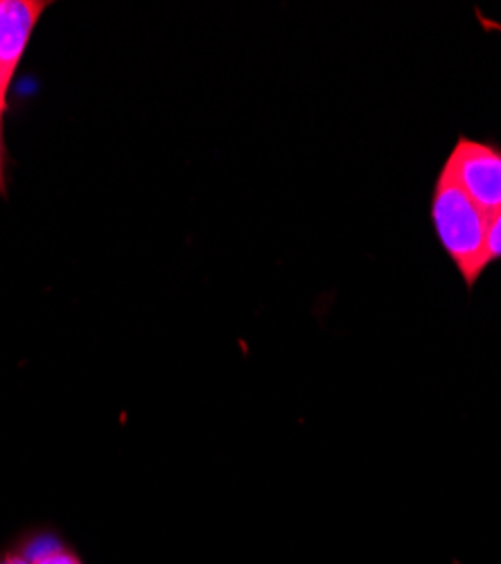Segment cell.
I'll return each mask as SVG.
<instances>
[{
	"label": "cell",
	"mask_w": 501,
	"mask_h": 564,
	"mask_svg": "<svg viewBox=\"0 0 501 564\" xmlns=\"http://www.w3.org/2000/svg\"><path fill=\"white\" fill-rule=\"evenodd\" d=\"M429 219L440 249L461 273L466 290L472 292L490 267L486 253L488 215L461 191L445 165L434 178Z\"/></svg>",
	"instance_id": "obj_1"
},
{
	"label": "cell",
	"mask_w": 501,
	"mask_h": 564,
	"mask_svg": "<svg viewBox=\"0 0 501 564\" xmlns=\"http://www.w3.org/2000/svg\"><path fill=\"white\" fill-rule=\"evenodd\" d=\"M3 564H32L28 557H21V555H14V557H8Z\"/></svg>",
	"instance_id": "obj_8"
},
{
	"label": "cell",
	"mask_w": 501,
	"mask_h": 564,
	"mask_svg": "<svg viewBox=\"0 0 501 564\" xmlns=\"http://www.w3.org/2000/svg\"><path fill=\"white\" fill-rule=\"evenodd\" d=\"M32 564H79V562H77L70 553L57 549V551H53V553H48V555H43V557L34 560Z\"/></svg>",
	"instance_id": "obj_6"
},
{
	"label": "cell",
	"mask_w": 501,
	"mask_h": 564,
	"mask_svg": "<svg viewBox=\"0 0 501 564\" xmlns=\"http://www.w3.org/2000/svg\"><path fill=\"white\" fill-rule=\"evenodd\" d=\"M6 107L8 105H3L0 102V195L6 197V159H8V154H6V135H3V118H6Z\"/></svg>",
	"instance_id": "obj_5"
},
{
	"label": "cell",
	"mask_w": 501,
	"mask_h": 564,
	"mask_svg": "<svg viewBox=\"0 0 501 564\" xmlns=\"http://www.w3.org/2000/svg\"><path fill=\"white\" fill-rule=\"evenodd\" d=\"M488 264L501 260V208L488 215V235H486Z\"/></svg>",
	"instance_id": "obj_4"
},
{
	"label": "cell",
	"mask_w": 501,
	"mask_h": 564,
	"mask_svg": "<svg viewBox=\"0 0 501 564\" xmlns=\"http://www.w3.org/2000/svg\"><path fill=\"white\" fill-rule=\"evenodd\" d=\"M443 165L486 215L501 208V148L459 135Z\"/></svg>",
	"instance_id": "obj_2"
},
{
	"label": "cell",
	"mask_w": 501,
	"mask_h": 564,
	"mask_svg": "<svg viewBox=\"0 0 501 564\" xmlns=\"http://www.w3.org/2000/svg\"><path fill=\"white\" fill-rule=\"evenodd\" d=\"M45 8L48 0H0V79L8 86Z\"/></svg>",
	"instance_id": "obj_3"
},
{
	"label": "cell",
	"mask_w": 501,
	"mask_h": 564,
	"mask_svg": "<svg viewBox=\"0 0 501 564\" xmlns=\"http://www.w3.org/2000/svg\"><path fill=\"white\" fill-rule=\"evenodd\" d=\"M8 84L3 82V79H0V102H3V105H8Z\"/></svg>",
	"instance_id": "obj_7"
}]
</instances>
